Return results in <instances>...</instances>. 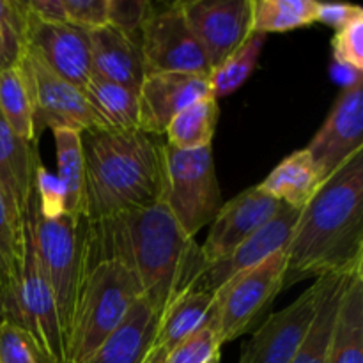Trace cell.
Masks as SVG:
<instances>
[{"mask_svg": "<svg viewBox=\"0 0 363 363\" xmlns=\"http://www.w3.org/2000/svg\"><path fill=\"white\" fill-rule=\"evenodd\" d=\"M117 261L130 269L142 298L162 315L190 289L201 266V247L186 236L163 202L101 220H84L80 266Z\"/></svg>", "mask_w": 363, "mask_h": 363, "instance_id": "cell-1", "label": "cell"}, {"mask_svg": "<svg viewBox=\"0 0 363 363\" xmlns=\"http://www.w3.org/2000/svg\"><path fill=\"white\" fill-rule=\"evenodd\" d=\"M286 257L284 289L305 279L363 272V151L301 209Z\"/></svg>", "mask_w": 363, "mask_h": 363, "instance_id": "cell-2", "label": "cell"}, {"mask_svg": "<svg viewBox=\"0 0 363 363\" xmlns=\"http://www.w3.org/2000/svg\"><path fill=\"white\" fill-rule=\"evenodd\" d=\"M162 145L142 130L84 131V220L160 204L165 188Z\"/></svg>", "mask_w": 363, "mask_h": 363, "instance_id": "cell-3", "label": "cell"}, {"mask_svg": "<svg viewBox=\"0 0 363 363\" xmlns=\"http://www.w3.org/2000/svg\"><path fill=\"white\" fill-rule=\"evenodd\" d=\"M140 286L128 268L117 261L80 266L77 301L64 342V363H84L99 344L123 323Z\"/></svg>", "mask_w": 363, "mask_h": 363, "instance_id": "cell-4", "label": "cell"}, {"mask_svg": "<svg viewBox=\"0 0 363 363\" xmlns=\"http://www.w3.org/2000/svg\"><path fill=\"white\" fill-rule=\"evenodd\" d=\"M163 188L162 202L167 206L183 233L194 238L215 220L222 208V190L213 160V149H176L162 145Z\"/></svg>", "mask_w": 363, "mask_h": 363, "instance_id": "cell-5", "label": "cell"}, {"mask_svg": "<svg viewBox=\"0 0 363 363\" xmlns=\"http://www.w3.org/2000/svg\"><path fill=\"white\" fill-rule=\"evenodd\" d=\"M25 220L28 222L34 240L35 254L46 282L52 287L59 312L62 339L66 342L80 284V248L84 218L69 215L59 218H45L39 213L34 194L30 190Z\"/></svg>", "mask_w": 363, "mask_h": 363, "instance_id": "cell-6", "label": "cell"}, {"mask_svg": "<svg viewBox=\"0 0 363 363\" xmlns=\"http://www.w3.org/2000/svg\"><path fill=\"white\" fill-rule=\"evenodd\" d=\"M286 268V250H280L261 264L234 277L213 294L215 300L209 321L215 325L222 346L245 335L268 311L284 289Z\"/></svg>", "mask_w": 363, "mask_h": 363, "instance_id": "cell-7", "label": "cell"}, {"mask_svg": "<svg viewBox=\"0 0 363 363\" xmlns=\"http://www.w3.org/2000/svg\"><path fill=\"white\" fill-rule=\"evenodd\" d=\"M145 74L211 73L201 45L191 34L179 2L151 4L138 32Z\"/></svg>", "mask_w": 363, "mask_h": 363, "instance_id": "cell-8", "label": "cell"}, {"mask_svg": "<svg viewBox=\"0 0 363 363\" xmlns=\"http://www.w3.org/2000/svg\"><path fill=\"white\" fill-rule=\"evenodd\" d=\"M16 66L30 96L35 131L45 128L77 133L106 130L85 92L52 73L30 52L23 50Z\"/></svg>", "mask_w": 363, "mask_h": 363, "instance_id": "cell-9", "label": "cell"}, {"mask_svg": "<svg viewBox=\"0 0 363 363\" xmlns=\"http://www.w3.org/2000/svg\"><path fill=\"white\" fill-rule=\"evenodd\" d=\"M179 6L211 71L250 38L252 0H186Z\"/></svg>", "mask_w": 363, "mask_h": 363, "instance_id": "cell-10", "label": "cell"}, {"mask_svg": "<svg viewBox=\"0 0 363 363\" xmlns=\"http://www.w3.org/2000/svg\"><path fill=\"white\" fill-rule=\"evenodd\" d=\"M323 179L363 151V77L357 74L340 92L323 126L305 147Z\"/></svg>", "mask_w": 363, "mask_h": 363, "instance_id": "cell-11", "label": "cell"}, {"mask_svg": "<svg viewBox=\"0 0 363 363\" xmlns=\"http://www.w3.org/2000/svg\"><path fill=\"white\" fill-rule=\"evenodd\" d=\"M319 305V280L269 315L241 350L238 363H291L303 346Z\"/></svg>", "mask_w": 363, "mask_h": 363, "instance_id": "cell-12", "label": "cell"}, {"mask_svg": "<svg viewBox=\"0 0 363 363\" xmlns=\"http://www.w3.org/2000/svg\"><path fill=\"white\" fill-rule=\"evenodd\" d=\"M52 73L84 91L92 78L89 32L69 23H45L27 9L25 48Z\"/></svg>", "mask_w": 363, "mask_h": 363, "instance_id": "cell-13", "label": "cell"}, {"mask_svg": "<svg viewBox=\"0 0 363 363\" xmlns=\"http://www.w3.org/2000/svg\"><path fill=\"white\" fill-rule=\"evenodd\" d=\"M298 216H300V209L284 204L277 216H273L254 236L241 243L233 254L211 264H202L188 291H206V293L215 294L223 284L233 280L240 273L261 264L277 252L286 250Z\"/></svg>", "mask_w": 363, "mask_h": 363, "instance_id": "cell-14", "label": "cell"}, {"mask_svg": "<svg viewBox=\"0 0 363 363\" xmlns=\"http://www.w3.org/2000/svg\"><path fill=\"white\" fill-rule=\"evenodd\" d=\"M282 202L269 197L259 186L241 191L220 208L211 222L206 243L201 247L204 264L220 261L233 254L241 243L254 236L282 209Z\"/></svg>", "mask_w": 363, "mask_h": 363, "instance_id": "cell-15", "label": "cell"}, {"mask_svg": "<svg viewBox=\"0 0 363 363\" xmlns=\"http://www.w3.org/2000/svg\"><path fill=\"white\" fill-rule=\"evenodd\" d=\"M208 96H211L208 74H145L138 89V130L149 135H163L181 110Z\"/></svg>", "mask_w": 363, "mask_h": 363, "instance_id": "cell-16", "label": "cell"}, {"mask_svg": "<svg viewBox=\"0 0 363 363\" xmlns=\"http://www.w3.org/2000/svg\"><path fill=\"white\" fill-rule=\"evenodd\" d=\"M87 32L91 43L92 77L138 92L145 77L138 39L130 38L110 25Z\"/></svg>", "mask_w": 363, "mask_h": 363, "instance_id": "cell-17", "label": "cell"}, {"mask_svg": "<svg viewBox=\"0 0 363 363\" xmlns=\"http://www.w3.org/2000/svg\"><path fill=\"white\" fill-rule=\"evenodd\" d=\"M160 314L138 298L119 326L84 363H144L152 350Z\"/></svg>", "mask_w": 363, "mask_h": 363, "instance_id": "cell-18", "label": "cell"}, {"mask_svg": "<svg viewBox=\"0 0 363 363\" xmlns=\"http://www.w3.org/2000/svg\"><path fill=\"white\" fill-rule=\"evenodd\" d=\"M34 155V145L16 137L0 113V194L20 233L32 190Z\"/></svg>", "mask_w": 363, "mask_h": 363, "instance_id": "cell-19", "label": "cell"}, {"mask_svg": "<svg viewBox=\"0 0 363 363\" xmlns=\"http://www.w3.org/2000/svg\"><path fill=\"white\" fill-rule=\"evenodd\" d=\"M325 179L305 149L291 152L268 174L259 190L294 209H303L312 201Z\"/></svg>", "mask_w": 363, "mask_h": 363, "instance_id": "cell-20", "label": "cell"}, {"mask_svg": "<svg viewBox=\"0 0 363 363\" xmlns=\"http://www.w3.org/2000/svg\"><path fill=\"white\" fill-rule=\"evenodd\" d=\"M326 363H363V273L351 277L340 298Z\"/></svg>", "mask_w": 363, "mask_h": 363, "instance_id": "cell-21", "label": "cell"}, {"mask_svg": "<svg viewBox=\"0 0 363 363\" xmlns=\"http://www.w3.org/2000/svg\"><path fill=\"white\" fill-rule=\"evenodd\" d=\"M213 293L206 291H186L179 294L162 312L156 330V346L170 351L186 337L201 330L209 321L213 307Z\"/></svg>", "mask_w": 363, "mask_h": 363, "instance_id": "cell-22", "label": "cell"}, {"mask_svg": "<svg viewBox=\"0 0 363 363\" xmlns=\"http://www.w3.org/2000/svg\"><path fill=\"white\" fill-rule=\"evenodd\" d=\"M363 273V272H360ZM357 275V273H353ZM353 275H328L319 280V305L312 328L300 347L296 357L291 363H326L328 360L330 339H332L333 323H335L337 308L342 298L344 289Z\"/></svg>", "mask_w": 363, "mask_h": 363, "instance_id": "cell-23", "label": "cell"}, {"mask_svg": "<svg viewBox=\"0 0 363 363\" xmlns=\"http://www.w3.org/2000/svg\"><path fill=\"white\" fill-rule=\"evenodd\" d=\"M57 149V179L64 194V213L82 220L85 211V160L82 133L53 131Z\"/></svg>", "mask_w": 363, "mask_h": 363, "instance_id": "cell-24", "label": "cell"}, {"mask_svg": "<svg viewBox=\"0 0 363 363\" xmlns=\"http://www.w3.org/2000/svg\"><path fill=\"white\" fill-rule=\"evenodd\" d=\"M220 119L218 101L211 96L201 98L181 110L167 126V144L176 149H202L211 145Z\"/></svg>", "mask_w": 363, "mask_h": 363, "instance_id": "cell-25", "label": "cell"}, {"mask_svg": "<svg viewBox=\"0 0 363 363\" xmlns=\"http://www.w3.org/2000/svg\"><path fill=\"white\" fill-rule=\"evenodd\" d=\"M106 130H138V92L92 77L84 89Z\"/></svg>", "mask_w": 363, "mask_h": 363, "instance_id": "cell-26", "label": "cell"}, {"mask_svg": "<svg viewBox=\"0 0 363 363\" xmlns=\"http://www.w3.org/2000/svg\"><path fill=\"white\" fill-rule=\"evenodd\" d=\"M315 23L312 0H252V32L273 34Z\"/></svg>", "mask_w": 363, "mask_h": 363, "instance_id": "cell-27", "label": "cell"}, {"mask_svg": "<svg viewBox=\"0 0 363 363\" xmlns=\"http://www.w3.org/2000/svg\"><path fill=\"white\" fill-rule=\"evenodd\" d=\"M264 43L266 34L252 32L250 38L236 52L230 53L220 66H216L209 73V89H211V96L216 101L236 92L250 78L255 66H257Z\"/></svg>", "mask_w": 363, "mask_h": 363, "instance_id": "cell-28", "label": "cell"}, {"mask_svg": "<svg viewBox=\"0 0 363 363\" xmlns=\"http://www.w3.org/2000/svg\"><path fill=\"white\" fill-rule=\"evenodd\" d=\"M0 113L16 137L28 144L35 140L30 96L18 66L0 71Z\"/></svg>", "mask_w": 363, "mask_h": 363, "instance_id": "cell-29", "label": "cell"}, {"mask_svg": "<svg viewBox=\"0 0 363 363\" xmlns=\"http://www.w3.org/2000/svg\"><path fill=\"white\" fill-rule=\"evenodd\" d=\"M27 6L20 0H0V71L14 67L25 48Z\"/></svg>", "mask_w": 363, "mask_h": 363, "instance_id": "cell-30", "label": "cell"}, {"mask_svg": "<svg viewBox=\"0 0 363 363\" xmlns=\"http://www.w3.org/2000/svg\"><path fill=\"white\" fill-rule=\"evenodd\" d=\"M21 233L14 227L9 209L0 194V294L11 289L20 272Z\"/></svg>", "mask_w": 363, "mask_h": 363, "instance_id": "cell-31", "label": "cell"}, {"mask_svg": "<svg viewBox=\"0 0 363 363\" xmlns=\"http://www.w3.org/2000/svg\"><path fill=\"white\" fill-rule=\"evenodd\" d=\"M218 335L211 321L167 351V363H209L220 354Z\"/></svg>", "mask_w": 363, "mask_h": 363, "instance_id": "cell-32", "label": "cell"}, {"mask_svg": "<svg viewBox=\"0 0 363 363\" xmlns=\"http://www.w3.org/2000/svg\"><path fill=\"white\" fill-rule=\"evenodd\" d=\"M32 194L39 213L45 218H59L64 213V194L57 176H52L39 160L38 152L34 155V167H32Z\"/></svg>", "mask_w": 363, "mask_h": 363, "instance_id": "cell-33", "label": "cell"}, {"mask_svg": "<svg viewBox=\"0 0 363 363\" xmlns=\"http://www.w3.org/2000/svg\"><path fill=\"white\" fill-rule=\"evenodd\" d=\"M333 59L354 74L363 71V14L335 32L332 39Z\"/></svg>", "mask_w": 363, "mask_h": 363, "instance_id": "cell-34", "label": "cell"}, {"mask_svg": "<svg viewBox=\"0 0 363 363\" xmlns=\"http://www.w3.org/2000/svg\"><path fill=\"white\" fill-rule=\"evenodd\" d=\"M0 363H41L27 333L4 319H0Z\"/></svg>", "mask_w": 363, "mask_h": 363, "instance_id": "cell-35", "label": "cell"}, {"mask_svg": "<svg viewBox=\"0 0 363 363\" xmlns=\"http://www.w3.org/2000/svg\"><path fill=\"white\" fill-rule=\"evenodd\" d=\"M66 20L84 30L108 25V0H62Z\"/></svg>", "mask_w": 363, "mask_h": 363, "instance_id": "cell-36", "label": "cell"}, {"mask_svg": "<svg viewBox=\"0 0 363 363\" xmlns=\"http://www.w3.org/2000/svg\"><path fill=\"white\" fill-rule=\"evenodd\" d=\"M147 9L149 2L144 0H108V25L138 39Z\"/></svg>", "mask_w": 363, "mask_h": 363, "instance_id": "cell-37", "label": "cell"}, {"mask_svg": "<svg viewBox=\"0 0 363 363\" xmlns=\"http://www.w3.org/2000/svg\"><path fill=\"white\" fill-rule=\"evenodd\" d=\"M363 9L358 6H351V4H326V2H315V21L328 25L333 28H342L354 18L362 16Z\"/></svg>", "mask_w": 363, "mask_h": 363, "instance_id": "cell-38", "label": "cell"}, {"mask_svg": "<svg viewBox=\"0 0 363 363\" xmlns=\"http://www.w3.org/2000/svg\"><path fill=\"white\" fill-rule=\"evenodd\" d=\"M28 13L45 23H67L62 0H30L25 2Z\"/></svg>", "mask_w": 363, "mask_h": 363, "instance_id": "cell-39", "label": "cell"}, {"mask_svg": "<svg viewBox=\"0 0 363 363\" xmlns=\"http://www.w3.org/2000/svg\"><path fill=\"white\" fill-rule=\"evenodd\" d=\"M144 363H167V351L162 346L155 344L147 357H145Z\"/></svg>", "mask_w": 363, "mask_h": 363, "instance_id": "cell-40", "label": "cell"}, {"mask_svg": "<svg viewBox=\"0 0 363 363\" xmlns=\"http://www.w3.org/2000/svg\"><path fill=\"white\" fill-rule=\"evenodd\" d=\"M220 360H222V354H218V357H215L209 363H220Z\"/></svg>", "mask_w": 363, "mask_h": 363, "instance_id": "cell-41", "label": "cell"}]
</instances>
